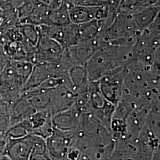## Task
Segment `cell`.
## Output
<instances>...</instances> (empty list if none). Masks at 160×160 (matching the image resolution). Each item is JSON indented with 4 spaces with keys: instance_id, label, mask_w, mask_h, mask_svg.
I'll list each match as a JSON object with an SVG mask.
<instances>
[{
    "instance_id": "cell-18",
    "label": "cell",
    "mask_w": 160,
    "mask_h": 160,
    "mask_svg": "<svg viewBox=\"0 0 160 160\" xmlns=\"http://www.w3.org/2000/svg\"><path fill=\"white\" fill-rule=\"evenodd\" d=\"M0 160H11L8 155H6L0 158Z\"/></svg>"
},
{
    "instance_id": "cell-13",
    "label": "cell",
    "mask_w": 160,
    "mask_h": 160,
    "mask_svg": "<svg viewBox=\"0 0 160 160\" xmlns=\"http://www.w3.org/2000/svg\"><path fill=\"white\" fill-rule=\"evenodd\" d=\"M49 18L51 24L66 26L70 24L71 22L69 16V6L63 2L57 10L53 11L49 10Z\"/></svg>"
},
{
    "instance_id": "cell-12",
    "label": "cell",
    "mask_w": 160,
    "mask_h": 160,
    "mask_svg": "<svg viewBox=\"0 0 160 160\" xmlns=\"http://www.w3.org/2000/svg\"><path fill=\"white\" fill-rule=\"evenodd\" d=\"M18 28L22 36L23 40L33 46H36L40 36L38 26L30 24H18Z\"/></svg>"
},
{
    "instance_id": "cell-15",
    "label": "cell",
    "mask_w": 160,
    "mask_h": 160,
    "mask_svg": "<svg viewBox=\"0 0 160 160\" xmlns=\"http://www.w3.org/2000/svg\"><path fill=\"white\" fill-rule=\"evenodd\" d=\"M110 4V0H74L73 5L100 7Z\"/></svg>"
},
{
    "instance_id": "cell-5",
    "label": "cell",
    "mask_w": 160,
    "mask_h": 160,
    "mask_svg": "<svg viewBox=\"0 0 160 160\" xmlns=\"http://www.w3.org/2000/svg\"><path fill=\"white\" fill-rule=\"evenodd\" d=\"M36 135H29L17 139H7L6 152L11 160H29Z\"/></svg>"
},
{
    "instance_id": "cell-14",
    "label": "cell",
    "mask_w": 160,
    "mask_h": 160,
    "mask_svg": "<svg viewBox=\"0 0 160 160\" xmlns=\"http://www.w3.org/2000/svg\"><path fill=\"white\" fill-rule=\"evenodd\" d=\"M11 126L10 104H0V136H6V133Z\"/></svg>"
},
{
    "instance_id": "cell-2",
    "label": "cell",
    "mask_w": 160,
    "mask_h": 160,
    "mask_svg": "<svg viewBox=\"0 0 160 160\" xmlns=\"http://www.w3.org/2000/svg\"><path fill=\"white\" fill-rule=\"evenodd\" d=\"M26 81L19 74L10 59L0 74V103L11 104L20 97Z\"/></svg>"
},
{
    "instance_id": "cell-9",
    "label": "cell",
    "mask_w": 160,
    "mask_h": 160,
    "mask_svg": "<svg viewBox=\"0 0 160 160\" xmlns=\"http://www.w3.org/2000/svg\"><path fill=\"white\" fill-rule=\"evenodd\" d=\"M74 30L77 44L92 40L100 32L96 20L87 23L74 24Z\"/></svg>"
},
{
    "instance_id": "cell-19",
    "label": "cell",
    "mask_w": 160,
    "mask_h": 160,
    "mask_svg": "<svg viewBox=\"0 0 160 160\" xmlns=\"http://www.w3.org/2000/svg\"><path fill=\"white\" fill-rule=\"evenodd\" d=\"M0 104H1V103H0Z\"/></svg>"
},
{
    "instance_id": "cell-10",
    "label": "cell",
    "mask_w": 160,
    "mask_h": 160,
    "mask_svg": "<svg viewBox=\"0 0 160 160\" xmlns=\"http://www.w3.org/2000/svg\"><path fill=\"white\" fill-rule=\"evenodd\" d=\"M49 9L48 5L39 2L34 7L28 17L19 24H30L36 26L51 24L49 21Z\"/></svg>"
},
{
    "instance_id": "cell-20",
    "label": "cell",
    "mask_w": 160,
    "mask_h": 160,
    "mask_svg": "<svg viewBox=\"0 0 160 160\" xmlns=\"http://www.w3.org/2000/svg\"></svg>"
},
{
    "instance_id": "cell-17",
    "label": "cell",
    "mask_w": 160,
    "mask_h": 160,
    "mask_svg": "<svg viewBox=\"0 0 160 160\" xmlns=\"http://www.w3.org/2000/svg\"><path fill=\"white\" fill-rule=\"evenodd\" d=\"M40 2H41L42 3L44 4H46V5H48L52 0H39Z\"/></svg>"
},
{
    "instance_id": "cell-8",
    "label": "cell",
    "mask_w": 160,
    "mask_h": 160,
    "mask_svg": "<svg viewBox=\"0 0 160 160\" xmlns=\"http://www.w3.org/2000/svg\"><path fill=\"white\" fill-rule=\"evenodd\" d=\"M97 7L77 5L69 6V16L71 22L81 24L96 20Z\"/></svg>"
},
{
    "instance_id": "cell-4",
    "label": "cell",
    "mask_w": 160,
    "mask_h": 160,
    "mask_svg": "<svg viewBox=\"0 0 160 160\" xmlns=\"http://www.w3.org/2000/svg\"><path fill=\"white\" fill-rule=\"evenodd\" d=\"M63 51V47L58 42L40 33L36 46L34 64L57 62L61 59Z\"/></svg>"
},
{
    "instance_id": "cell-16",
    "label": "cell",
    "mask_w": 160,
    "mask_h": 160,
    "mask_svg": "<svg viewBox=\"0 0 160 160\" xmlns=\"http://www.w3.org/2000/svg\"><path fill=\"white\" fill-rule=\"evenodd\" d=\"M10 59L7 55L3 45L0 44V74L6 68Z\"/></svg>"
},
{
    "instance_id": "cell-6",
    "label": "cell",
    "mask_w": 160,
    "mask_h": 160,
    "mask_svg": "<svg viewBox=\"0 0 160 160\" xmlns=\"http://www.w3.org/2000/svg\"><path fill=\"white\" fill-rule=\"evenodd\" d=\"M160 10L159 2L154 5L144 7L140 10L131 14L133 21L139 35L144 29L148 28L154 22L156 18L160 14Z\"/></svg>"
},
{
    "instance_id": "cell-1",
    "label": "cell",
    "mask_w": 160,
    "mask_h": 160,
    "mask_svg": "<svg viewBox=\"0 0 160 160\" xmlns=\"http://www.w3.org/2000/svg\"><path fill=\"white\" fill-rule=\"evenodd\" d=\"M131 50L111 46L98 48L86 64L89 81H98L114 69L124 67L130 57Z\"/></svg>"
},
{
    "instance_id": "cell-3",
    "label": "cell",
    "mask_w": 160,
    "mask_h": 160,
    "mask_svg": "<svg viewBox=\"0 0 160 160\" xmlns=\"http://www.w3.org/2000/svg\"><path fill=\"white\" fill-rule=\"evenodd\" d=\"M126 74L125 66L116 69L98 81L100 90L104 97L116 108L123 96L124 79Z\"/></svg>"
},
{
    "instance_id": "cell-11",
    "label": "cell",
    "mask_w": 160,
    "mask_h": 160,
    "mask_svg": "<svg viewBox=\"0 0 160 160\" xmlns=\"http://www.w3.org/2000/svg\"><path fill=\"white\" fill-rule=\"evenodd\" d=\"M29 160H51L44 138L36 135Z\"/></svg>"
},
{
    "instance_id": "cell-7",
    "label": "cell",
    "mask_w": 160,
    "mask_h": 160,
    "mask_svg": "<svg viewBox=\"0 0 160 160\" xmlns=\"http://www.w3.org/2000/svg\"><path fill=\"white\" fill-rule=\"evenodd\" d=\"M36 112L27 98L20 96L17 100L10 104L11 126L28 119Z\"/></svg>"
}]
</instances>
